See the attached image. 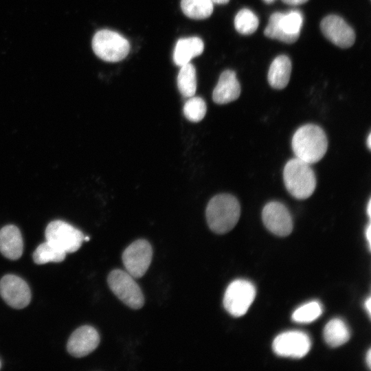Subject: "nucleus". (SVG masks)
I'll return each instance as SVG.
<instances>
[{"mask_svg": "<svg viewBox=\"0 0 371 371\" xmlns=\"http://www.w3.org/2000/svg\"><path fill=\"white\" fill-rule=\"evenodd\" d=\"M291 145L297 158L311 164L324 156L328 148V140L322 128L308 124L295 131Z\"/></svg>", "mask_w": 371, "mask_h": 371, "instance_id": "1", "label": "nucleus"}, {"mask_svg": "<svg viewBox=\"0 0 371 371\" xmlns=\"http://www.w3.org/2000/svg\"><path fill=\"white\" fill-rule=\"evenodd\" d=\"M206 219L210 229L223 234L232 229L238 221L240 206L237 199L229 194L214 196L206 207Z\"/></svg>", "mask_w": 371, "mask_h": 371, "instance_id": "2", "label": "nucleus"}, {"mask_svg": "<svg viewBox=\"0 0 371 371\" xmlns=\"http://www.w3.org/2000/svg\"><path fill=\"white\" fill-rule=\"evenodd\" d=\"M283 179L288 192L297 199L308 198L316 187V178L311 164L297 157L286 164Z\"/></svg>", "mask_w": 371, "mask_h": 371, "instance_id": "3", "label": "nucleus"}, {"mask_svg": "<svg viewBox=\"0 0 371 371\" xmlns=\"http://www.w3.org/2000/svg\"><path fill=\"white\" fill-rule=\"evenodd\" d=\"M302 23L303 17L299 11L275 12L271 15L264 34L270 38L293 43L300 36Z\"/></svg>", "mask_w": 371, "mask_h": 371, "instance_id": "4", "label": "nucleus"}, {"mask_svg": "<svg viewBox=\"0 0 371 371\" xmlns=\"http://www.w3.org/2000/svg\"><path fill=\"white\" fill-rule=\"evenodd\" d=\"M94 53L107 62H118L128 54V41L116 32L102 30L97 32L92 39Z\"/></svg>", "mask_w": 371, "mask_h": 371, "instance_id": "5", "label": "nucleus"}, {"mask_svg": "<svg viewBox=\"0 0 371 371\" xmlns=\"http://www.w3.org/2000/svg\"><path fill=\"white\" fill-rule=\"evenodd\" d=\"M107 282L115 296L128 307L139 309L144 304V297L140 287L127 271L121 269L111 271Z\"/></svg>", "mask_w": 371, "mask_h": 371, "instance_id": "6", "label": "nucleus"}, {"mask_svg": "<svg viewBox=\"0 0 371 371\" xmlns=\"http://www.w3.org/2000/svg\"><path fill=\"white\" fill-rule=\"evenodd\" d=\"M256 296L254 285L246 280H236L227 286L223 297V306L232 316L245 315Z\"/></svg>", "mask_w": 371, "mask_h": 371, "instance_id": "7", "label": "nucleus"}, {"mask_svg": "<svg viewBox=\"0 0 371 371\" xmlns=\"http://www.w3.org/2000/svg\"><path fill=\"white\" fill-rule=\"evenodd\" d=\"M45 234L47 241L66 254L78 251L85 238L81 231L60 220L50 222Z\"/></svg>", "mask_w": 371, "mask_h": 371, "instance_id": "8", "label": "nucleus"}, {"mask_svg": "<svg viewBox=\"0 0 371 371\" xmlns=\"http://www.w3.org/2000/svg\"><path fill=\"white\" fill-rule=\"evenodd\" d=\"M153 249L146 240L133 242L124 251L122 262L126 271L133 278L142 277L147 271L152 260Z\"/></svg>", "mask_w": 371, "mask_h": 371, "instance_id": "9", "label": "nucleus"}, {"mask_svg": "<svg viewBox=\"0 0 371 371\" xmlns=\"http://www.w3.org/2000/svg\"><path fill=\"white\" fill-rule=\"evenodd\" d=\"M309 337L300 331H288L278 335L273 342L274 352L281 357L302 358L310 350Z\"/></svg>", "mask_w": 371, "mask_h": 371, "instance_id": "10", "label": "nucleus"}, {"mask_svg": "<svg viewBox=\"0 0 371 371\" xmlns=\"http://www.w3.org/2000/svg\"><path fill=\"white\" fill-rule=\"evenodd\" d=\"M0 295L8 305L16 309L26 307L31 301L28 284L13 274H7L0 280Z\"/></svg>", "mask_w": 371, "mask_h": 371, "instance_id": "11", "label": "nucleus"}, {"mask_svg": "<svg viewBox=\"0 0 371 371\" xmlns=\"http://www.w3.org/2000/svg\"><path fill=\"white\" fill-rule=\"evenodd\" d=\"M262 217L265 227L279 236L289 235L293 229V220L287 207L280 202L271 201L264 207Z\"/></svg>", "mask_w": 371, "mask_h": 371, "instance_id": "12", "label": "nucleus"}, {"mask_svg": "<svg viewBox=\"0 0 371 371\" xmlns=\"http://www.w3.org/2000/svg\"><path fill=\"white\" fill-rule=\"evenodd\" d=\"M320 27L324 35L339 47L348 48L355 43L353 29L339 16L328 15L324 17Z\"/></svg>", "mask_w": 371, "mask_h": 371, "instance_id": "13", "label": "nucleus"}, {"mask_svg": "<svg viewBox=\"0 0 371 371\" xmlns=\"http://www.w3.org/2000/svg\"><path fill=\"white\" fill-rule=\"evenodd\" d=\"M100 343L98 331L91 326H82L70 335L67 349L74 357H83L92 352Z\"/></svg>", "mask_w": 371, "mask_h": 371, "instance_id": "14", "label": "nucleus"}, {"mask_svg": "<svg viewBox=\"0 0 371 371\" xmlns=\"http://www.w3.org/2000/svg\"><path fill=\"white\" fill-rule=\"evenodd\" d=\"M240 93V86L236 73L232 70H225L219 77L213 91L212 98L215 103L225 104L236 100Z\"/></svg>", "mask_w": 371, "mask_h": 371, "instance_id": "15", "label": "nucleus"}, {"mask_svg": "<svg viewBox=\"0 0 371 371\" xmlns=\"http://www.w3.org/2000/svg\"><path fill=\"white\" fill-rule=\"evenodd\" d=\"M23 251V241L19 229L14 225H7L0 229V252L5 258L16 260Z\"/></svg>", "mask_w": 371, "mask_h": 371, "instance_id": "16", "label": "nucleus"}, {"mask_svg": "<svg viewBox=\"0 0 371 371\" xmlns=\"http://www.w3.org/2000/svg\"><path fill=\"white\" fill-rule=\"evenodd\" d=\"M291 62L285 55L277 56L271 63L268 72V82L271 87L284 89L289 82Z\"/></svg>", "mask_w": 371, "mask_h": 371, "instance_id": "17", "label": "nucleus"}, {"mask_svg": "<svg viewBox=\"0 0 371 371\" xmlns=\"http://www.w3.org/2000/svg\"><path fill=\"white\" fill-rule=\"evenodd\" d=\"M204 48L202 40L196 36L179 39L175 46L173 59L175 63L183 66L200 55Z\"/></svg>", "mask_w": 371, "mask_h": 371, "instance_id": "18", "label": "nucleus"}, {"mask_svg": "<svg viewBox=\"0 0 371 371\" xmlns=\"http://www.w3.org/2000/svg\"><path fill=\"white\" fill-rule=\"evenodd\" d=\"M350 336V330L341 319H331L324 329V338L328 345L338 347L346 343Z\"/></svg>", "mask_w": 371, "mask_h": 371, "instance_id": "19", "label": "nucleus"}, {"mask_svg": "<svg viewBox=\"0 0 371 371\" xmlns=\"http://www.w3.org/2000/svg\"><path fill=\"white\" fill-rule=\"evenodd\" d=\"M177 86L181 95L186 98L194 95L196 90V69L188 63L183 66L178 74Z\"/></svg>", "mask_w": 371, "mask_h": 371, "instance_id": "20", "label": "nucleus"}, {"mask_svg": "<svg viewBox=\"0 0 371 371\" xmlns=\"http://www.w3.org/2000/svg\"><path fill=\"white\" fill-rule=\"evenodd\" d=\"M66 253L48 241L40 244L34 250L32 258L37 265L47 262H60L65 258Z\"/></svg>", "mask_w": 371, "mask_h": 371, "instance_id": "21", "label": "nucleus"}, {"mask_svg": "<svg viewBox=\"0 0 371 371\" xmlns=\"http://www.w3.org/2000/svg\"><path fill=\"white\" fill-rule=\"evenodd\" d=\"M181 8L187 16L194 19H203L212 14L213 2L212 0H181Z\"/></svg>", "mask_w": 371, "mask_h": 371, "instance_id": "22", "label": "nucleus"}, {"mask_svg": "<svg viewBox=\"0 0 371 371\" xmlns=\"http://www.w3.org/2000/svg\"><path fill=\"white\" fill-rule=\"evenodd\" d=\"M258 24V17L249 9L240 10L235 16V28L241 34H253L257 30Z\"/></svg>", "mask_w": 371, "mask_h": 371, "instance_id": "23", "label": "nucleus"}, {"mask_svg": "<svg viewBox=\"0 0 371 371\" xmlns=\"http://www.w3.org/2000/svg\"><path fill=\"white\" fill-rule=\"evenodd\" d=\"M207 107L205 101L200 97L192 96L184 104L183 111L187 120L199 122L205 117Z\"/></svg>", "mask_w": 371, "mask_h": 371, "instance_id": "24", "label": "nucleus"}, {"mask_svg": "<svg viewBox=\"0 0 371 371\" xmlns=\"http://www.w3.org/2000/svg\"><path fill=\"white\" fill-rule=\"evenodd\" d=\"M322 313L321 304L313 301L297 308L292 315V319L299 323H309L317 319Z\"/></svg>", "mask_w": 371, "mask_h": 371, "instance_id": "25", "label": "nucleus"}, {"mask_svg": "<svg viewBox=\"0 0 371 371\" xmlns=\"http://www.w3.org/2000/svg\"><path fill=\"white\" fill-rule=\"evenodd\" d=\"M283 2L289 5H300L306 2L308 0H282Z\"/></svg>", "mask_w": 371, "mask_h": 371, "instance_id": "26", "label": "nucleus"}, {"mask_svg": "<svg viewBox=\"0 0 371 371\" xmlns=\"http://www.w3.org/2000/svg\"><path fill=\"white\" fill-rule=\"evenodd\" d=\"M370 235H371V225H370V223H369L366 229V237L369 244L368 245L369 249H370V246H371Z\"/></svg>", "mask_w": 371, "mask_h": 371, "instance_id": "27", "label": "nucleus"}, {"mask_svg": "<svg viewBox=\"0 0 371 371\" xmlns=\"http://www.w3.org/2000/svg\"><path fill=\"white\" fill-rule=\"evenodd\" d=\"M365 307L368 313V315L371 314V298L369 297L365 302Z\"/></svg>", "mask_w": 371, "mask_h": 371, "instance_id": "28", "label": "nucleus"}, {"mask_svg": "<svg viewBox=\"0 0 371 371\" xmlns=\"http://www.w3.org/2000/svg\"><path fill=\"white\" fill-rule=\"evenodd\" d=\"M366 362H367L368 368L370 369V366H371V350H370L368 351L367 356H366Z\"/></svg>", "mask_w": 371, "mask_h": 371, "instance_id": "29", "label": "nucleus"}, {"mask_svg": "<svg viewBox=\"0 0 371 371\" xmlns=\"http://www.w3.org/2000/svg\"><path fill=\"white\" fill-rule=\"evenodd\" d=\"M229 0H212L213 3L218 4H225L227 3Z\"/></svg>", "mask_w": 371, "mask_h": 371, "instance_id": "30", "label": "nucleus"}, {"mask_svg": "<svg viewBox=\"0 0 371 371\" xmlns=\"http://www.w3.org/2000/svg\"><path fill=\"white\" fill-rule=\"evenodd\" d=\"M370 208H371V201H370V199L369 202L368 203V207H367V212H368V214L369 216H371V214H370L371 213V210H370Z\"/></svg>", "mask_w": 371, "mask_h": 371, "instance_id": "31", "label": "nucleus"}, {"mask_svg": "<svg viewBox=\"0 0 371 371\" xmlns=\"http://www.w3.org/2000/svg\"><path fill=\"white\" fill-rule=\"evenodd\" d=\"M367 142H368V147L369 148H371V134L370 133L368 137V139H367Z\"/></svg>", "mask_w": 371, "mask_h": 371, "instance_id": "32", "label": "nucleus"}, {"mask_svg": "<svg viewBox=\"0 0 371 371\" xmlns=\"http://www.w3.org/2000/svg\"><path fill=\"white\" fill-rule=\"evenodd\" d=\"M89 240V237H88V236H86V237L84 238V240H85V241H88Z\"/></svg>", "mask_w": 371, "mask_h": 371, "instance_id": "33", "label": "nucleus"}, {"mask_svg": "<svg viewBox=\"0 0 371 371\" xmlns=\"http://www.w3.org/2000/svg\"><path fill=\"white\" fill-rule=\"evenodd\" d=\"M265 1L266 2H267V3H270V2L273 1V0H265Z\"/></svg>", "mask_w": 371, "mask_h": 371, "instance_id": "34", "label": "nucleus"}, {"mask_svg": "<svg viewBox=\"0 0 371 371\" xmlns=\"http://www.w3.org/2000/svg\"><path fill=\"white\" fill-rule=\"evenodd\" d=\"M1 361H0V369H1Z\"/></svg>", "mask_w": 371, "mask_h": 371, "instance_id": "35", "label": "nucleus"}]
</instances>
